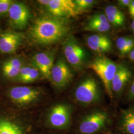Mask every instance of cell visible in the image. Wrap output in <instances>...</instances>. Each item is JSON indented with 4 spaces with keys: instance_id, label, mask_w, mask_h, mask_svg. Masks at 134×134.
Masks as SVG:
<instances>
[{
    "instance_id": "31",
    "label": "cell",
    "mask_w": 134,
    "mask_h": 134,
    "mask_svg": "<svg viewBox=\"0 0 134 134\" xmlns=\"http://www.w3.org/2000/svg\"><path fill=\"white\" fill-rule=\"evenodd\" d=\"M129 14H130V15H131L133 18H134V11L132 12L129 13Z\"/></svg>"
},
{
    "instance_id": "28",
    "label": "cell",
    "mask_w": 134,
    "mask_h": 134,
    "mask_svg": "<svg viewBox=\"0 0 134 134\" xmlns=\"http://www.w3.org/2000/svg\"><path fill=\"white\" fill-rule=\"evenodd\" d=\"M128 10L129 13L134 11V1H132L129 6L128 7Z\"/></svg>"
},
{
    "instance_id": "13",
    "label": "cell",
    "mask_w": 134,
    "mask_h": 134,
    "mask_svg": "<svg viewBox=\"0 0 134 134\" xmlns=\"http://www.w3.org/2000/svg\"><path fill=\"white\" fill-rule=\"evenodd\" d=\"M88 47L92 51L99 53H107L111 51L112 43L108 37L103 34H93L86 39Z\"/></svg>"
},
{
    "instance_id": "30",
    "label": "cell",
    "mask_w": 134,
    "mask_h": 134,
    "mask_svg": "<svg viewBox=\"0 0 134 134\" xmlns=\"http://www.w3.org/2000/svg\"><path fill=\"white\" fill-rule=\"evenodd\" d=\"M130 28H131V29L132 30L134 29V20L132 21L131 24L130 25Z\"/></svg>"
},
{
    "instance_id": "6",
    "label": "cell",
    "mask_w": 134,
    "mask_h": 134,
    "mask_svg": "<svg viewBox=\"0 0 134 134\" xmlns=\"http://www.w3.org/2000/svg\"><path fill=\"white\" fill-rule=\"evenodd\" d=\"M8 15L12 27L23 29L26 27L29 24L31 14L29 8L24 4L13 2L10 7Z\"/></svg>"
},
{
    "instance_id": "8",
    "label": "cell",
    "mask_w": 134,
    "mask_h": 134,
    "mask_svg": "<svg viewBox=\"0 0 134 134\" xmlns=\"http://www.w3.org/2000/svg\"><path fill=\"white\" fill-rule=\"evenodd\" d=\"M132 77V72L124 64L118 65L117 71L111 83V91L113 97H119L129 83Z\"/></svg>"
},
{
    "instance_id": "18",
    "label": "cell",
    "mask_w": 134,
    "mask_h": 134,
    "mask_svg": "<svg viewBox=\"0 0 134 134\" xmlns=\"http://www.w3.org/2000/svg\"><path fill=\"white\" fill-rule=\"evenodd\" d=\"M104 14L111 25L118 28L124 26L126 22L124 14L116 6L113 5L107 6Z\"/></svg>"
},
{
    "instance_id": "27",
    "label": "cell",
    "mask_w": 134,
    "mask_h": 134,
    "mask_svg": "<svg viewBox=\"0 0 134 134\" xmlns=\"http://www.w3.org/2000/svg\"><path fill=\"white\" fill-rule=\"evenodd\" d=\"M128 57L131 61L134 62V48L128 54Z\"/></svg>"
},
{
    "instance_id": "21",
    "label": "cell",
    "mask_w": 134,
    "mask_h": 134,
    "mask_svg": "<svg viewBox=\"0 0 134 134\" xmlns=\"http://www.w3.org/2000/svg\"><path fill=\"white\" fill-rule=\"evenodd\" d=\"M78 14L90 10L97 3L93 0H76L74 1Z\"/></svg>"
},
{
    "instance_id": "3",
    "label": "cell",
    "mask_w": 134,
    "mask_h": 134,
    "mask_svg": "<svg viewBox=\"0 0 134 134\" xmlns=\"http://www.w3.org/2000/svg\"><path fill=\"white\" fill-rule=\"evenodd\" d=\"M112 123L109 113L104 110H98L86 116L79 125L82 134H96L107 130Z\"/></svg>"
},
{
    "instance_id": "1",
    "label": "cell",
    "mask_w": 134,
    "mask_h": 134,
    "mask_svg": "<svg viewBox=\"0 0 134 134\" xmlns=\"http://www.w3.org/2000/svg\"><path fill=\"white\" fill-rule=\"evenodd\" d=\"M70 30L65 19L54 16H42L36 19L29 29V37L33 43L48 45L65 38Z\"/></svg>"
},
{
    "instance_id": "11",
    "label": "cell",
    "mask_w": 134,
    "mask_h": 134,
    "mask_svg": "<svg viewBox=\"0 0 134 134\" xmlns=\"http://www.w3.org/2000/svg\"><path fill=\"white\" fill-rule=\"evenodd\" d=\"M24 35L14 31H7L0 35V52L11 54L19 48L24 39Z\"/></svg>"
},
{
    "instance_id": "12",
    "label": "cell",
    "mask_w": 134,
    "mask_h": 134,
    "mask_svg": "<svg viewBox=\"0 0 134 134\" xmlns=\"http://www.w3.org/2000/svg\"><path fill=\"white\" fill-rule=\"evenodd\" d=\"M54 54L44 52L36 54L33 57V64L44 78L50 80L51 72L54 65Z\"/></svg>"
},
{
    "instance_id": "24",
    "label": "cell",
    "mask_w": 134,
    "mask_h": 134,
    "mask_svg": "<svg viewBox=\"0 0 134 134\" xmlns=\"http://www.w3.org/2000/svg\"><path fill=\"white\" fill-rule=\"evenodd\" d=\"M127 97L130 101H134V79L132 80L128 89Z\"/></svg>"
},
{
    "instance_id": "22",
    "label": "cell",
    "mask_w": 134,
    "mask_h": 134,
    "mask_svg": "<svg viewBox=\"0 0 134 134\" xmlns=\"http://www.w3.org/2000/svg\"><path fill=\"white\" fill-rule=\"evenodd\" d=\"M129 36H122L117 39L116 45L121 56H125L129 53L128 46V39Z\"/></svg>"
},
{
    "instance_id": "25",
    "label": "cell",
    "mask_w": 134,
    "mask_h": 134,
    "mask_svg": "<svg viewBox=\"0 0 134 134\" xmlns=\"http://www.w3.org/2000/svg\"><path fill=\"white\" fill-rule=\"evenodd\" d=\"M132 0H119L118 4L121 8H128Z\"/></svg>"
},
{
    "instance_id": "29",
    "label": "cell",
    "mask_w": 134,
    "mask_h": 134,
    "mask_svg": "<svg viewBox=\"0 0 134 134\" xmlns=\"http://www.w3.org/2000/svg\"><path fill=\"white\" fill-rule=\"evenodd\" d=\"M102 134H116L114 133H113V132H111V131H110L109 129L107 130H106L105 131H104V132H102Z\"/></svg>"
},
{
    "instance_id": "2",
    "label": "cell",
    "mask_w": 134,
    "mask_h": 134,
    "mask_svg": "<svg viewBox=\"0 0 134 134\" xmlns=\"http://www.w3.org/2000/svg\"><path fill=\"white\" fill-rule=\"evenodd\" d=\"M117 67L118 65L114 61L104 56L96 58L89 65V68L100 78L106 94L111 99L113 98L111 91V83Z\"/></svg>"
},
{
    "instance_id": "26",
    "label": "cell",
    "mask_w": 134,
    "mask_h": 134,
    "mask_svg": "<svg viewBox=\"0 0 134 134\" xmlns=\"http://www.w3.org/2000/svg\"><path fill=\"white\" fill-rule=\"evenodd\" d=\"M50 2V0H39L38 1L39 3H40V4L44 5L45 7H47L49 3Z\"/></svg>"
},
{
    "instance_id": "14",
    "label": "cell",
    "mask_w": 134,
    "mask_h": 134,
    "mask_svg": "<svg viewBox=\"0 0 134 134\" xmlns=\"http://www.w3.org/2000/svg\"><path fill=\"white\" fill-rule=\"evenodd\" d=\"M70 115L71 110L69 107L64 104H58L51 109L49 120L54 127H62L68 123Z\"/></svg>"
},
{
    "instance_id": "5",
    "label": "cell",
    "mask_w": 134,
    "mask_h": 134,
    "mask_svg": "<svg viewBox=\"0 0 134 134\" xmlns=\"http://www.w3.org/2000/svg\"><path fill=\"white\" fill-rule=\"evenodd\" d=\"M101 90L96 79L86 77L80 83L75 92V97L78 102L85 104L95 103L101 98Z\"/></svg>"
},
{
    "instance_id": "19",
    "label": "cell",
    "mask_w": 134,
    "mask_h": 134,
    "mask_svg": "<svg viewBox=\"0 0 134 134\" xmlns=\"http://www.w3.org/2000/svg\"><path fill=\"white\" fill-rule=\"evenodd\" d=\"M40 75V72L34 64L24 65L15 80L22 83H29L37 80Z\"/></svg>"
},
{
    "instance_id": "7",
    "label": "cell",
    "mask_w": 134,
    "mask_h": 134,
    "mask_svg": "<svg viewBox=\"0 0 134 134\" xmlns=\"http://www.w3.org/2000/svg\"><path fill=\"white\" fill-rule=\"evenodd\" d=\"M46 7L52 16L57 18L65 19L78 14L74 1L72 0H50Z\"/></svg>"
},
{
    "instance_id": "33",
    "label": "cell",
    "mask_w": 134,
    "mask_h": 134,
    "mask_svg": "<svg viewBox=\"0 0 134 134\" xmlns=\"http://www.w3.org/2000/svg\"><path fill=\"white\" fill-rule=\"evenodd\" d=\"M0 35H1V34H0Z\"/></svg>"
},
{
    "instance_id": "32",
    "label": "cell",
    "mask_w": 134,
    "mask_h": 134,
    "mask_svg": "<svg viewBox=\"0 0 134 134\" xmlns=\"http://www.w3.org/2000/svg\"><path fill=\"white\" fill-rule=\"evenodd\" d=\"M132 31H133V34H134V30H132Z\"/></svg>"
},
{
    "instance_id": "4",
    "label": "cell",
    "mask_w": 134,
    "mask_h": 134,
    "mask_svg": "<svg viewBox=\"0 0 134 134\" xmlns=\"http://www.w3.org/2000/svg\"><path fill=\"white\" fill-rule=\"evenodd\" d=\"M63 50L67 62L72 67L77 71L82 69L88 60V54L74 36L69 35L65 40Z\"/></svg>"
},
{
    "instance_id": "20",
    "label": "cell",
    "mask_w": 134,
    "mask_h": 134,
    "mask_svg": "<svg viewBox=\"0 0 134 134\" xmlns=\"http://www.w3.org/2000/svg\"><path fill=\"white\" fill-rule=\"evenodd\" d=\"M0 134H23L18 126L7 120H0Z\"/></svg>"
},
{
    "instance_id": "10",
    "label": "cell",
    "mask_w": 134,
    "mask_h": 134,
    "mask_svg": "<svg viewBox=\"0 0 134 134\" xmlns=\"http://www.w3.org/2000/svg\"><path fill=\"white\" fill-rule=\"evenodd\" d=\"M73 74L70 67L63 59H60L54 65L51 72L50 80L55 86L63 87L72 81Z\"/></svg>"
},
{
    "instance_id": "16",
    "label": "cell",
    "mask_w": 134,
    "mask_h": 134,
    "mask_svg": "<svg viewBox=\"0 0 134 134\" xmlns=\"http://www.w3.org/2000/svg\"><path fill=\"white\" fill-rule=\"evenodd\" d=\"M123 134H134V107L121 111L117 125Z\"/></svg>"
},
{
    "instance_id": "15",
    "label": "cell",
    "mask_w": 134,
    "mask_h": 134,
    "mask_svg": "<svg viewBox=\"0 0 134 134\" xmlns=\"http://www.w3.org/2000/svg\"><path fill=\"white\" fill-rule=\"evenodd\" d=\"M111 26L105 14L97 13L88 19L85 25L84 29L87 31L105 33L110 30Z\"/></svg>"
},
{
    "instance_id": "23",
    "label": "cell",
    "mask_w": 134,
    "mask_h": 134,
    "mask_svg": "<svg viewBox=\"0 0 134 134\" xmlns=\"http://www.w3.org/2000/svg\"><path fill=\"white\" fill-rule=\"evenodd\" d=\"M13 3V1L11 0H0V17L8 14Z\"/></svg>"
},
{
    "instance_id": "17",
    "label": "cell",
    "mask_w": 134,
    "mask_h": 134,
    "mask_svg": "<svg viewBox=\"0 0 134 134\" xmlns=\"http://www.w3.org/2000/svg\"><path fill=\"white\" fill-rule=\"evenodd\" d=\"M22 59L13 57L5 60L2 65L3 75L8 79H15L19 75L21 69L24 66Z\"/></svg>"
},
{
    "instance_id": "9",
    "label": "cell",
    "mask_w": 134,
    "mask_h": 134,
    "mask_svg": "<svg viewBox=\"0 0 134 134\" xmlns=\"http://www.w3.org/2000/svg\"><path fill=\"white\" fill-rule=\"evenodd\" d=\"M10 99L16 104L27 105L36 100L41 94L38 89L28 86H15L9 91Z\"/></svg>"
}]
</instances>
